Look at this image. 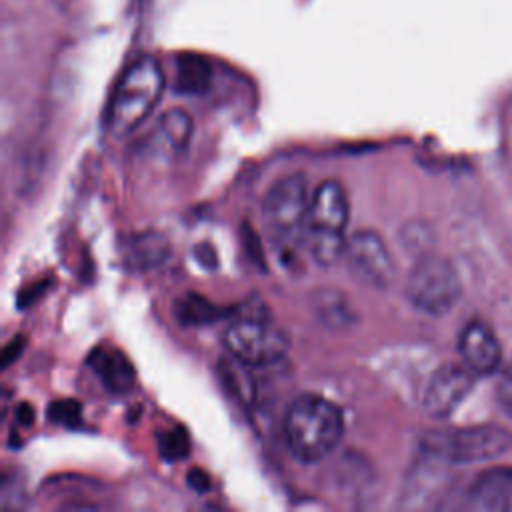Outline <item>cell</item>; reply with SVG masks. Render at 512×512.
Returning a JSON list of instances; mask_svg holds the SVG:
<instances>
[{
  "label": "cell",
  "mask_w": 512,
  "mask_h": 512,
  "mask_svg": "<svg viewBox=\"0 0 512 512\" xmlns=\"http://www.w3.org/2000/svg\"><path fill=\"white\" fill-rule=\"evenodd\" d=\"M344 418L336 404L306 392L292 400L284 418V434L290 452L304 464L320 462L340 442Z\"/></svg>",
  "instance_id": "cell-1"
},
{
  "label": "cell",
  "mask_w": 512,
  "mask_h": 512,
  "mask_svg": "<svg viewBox=\"0 0 512 512\" xmlns=\"http://www.w3.org/2000/svg\"><path fill=\"white\" fill-rule=\"evenodd\" d=\"M164 90V72L156 58H136L118 78L106 110V128L112 136H126L154 110Z\"/></svg>",
  "instance_id": "cell-2"
},
{
  "label": "cell",
  "mask_w": 512,
  "mask_h": 512,
  "mask_svg": "<svg viewBox=\"0 0 512 512\" xmlns=\"http://www.w3.org/2000/svg\"><path fill=\"white\" fill-rule=\"evenodd\" d=\"M310 194L306 178L300 174L280 178L266 194L262 216L272 238L284 246L294 248L304 242L308 226Z\"/></svg>",
  "instance_id": "cell-3"
},
{
  "label": "cell",
  "mask_w": 512,
  "mask_h": 512,
  "mask_svg": "<svg viewBox=\"0 0 512 512\" xmlns=\"http://www.w3.org/2000/svg\"><path fill=\"white\" fill-rule=\"evenodd\" d=\"M224 346L248 368H264L288 352V336L260 314H240L224 330Z\"/></svg>",
  "instance_id": "cell-4"
},
{
  "label": "cell",
  "mask_w": 512,
  "mask_h": 512,
  "mask_svg": "<svg viewBox=\"0 0 512 512\" xmlns=\"http://www.w3.org/2000/svg\"><path fill=\"white\" fill-rule=\"evenodd\" d=\"M512 444V434L494 424L434 430L424 438V450L448 462L468 464L490 460L506 452Z\"/></svg>",
  "instance_id": "cell-5"
},
{
  "label": "cell",
  "mask_w": 512,
  "mask_h": 512,
  "mask_svg": "<svg viewBox=\"0 0 512 512\" xmlns=\"http://www.w3.org/2000/svg\"><path fill=\"white\" fill-rule=\"evenodd\" d=\"M460 278L454 264L436 254L420 256L406 280L408 300L422 312L440 316L452 310L460 298Z\"/></svg>",
  "instance_id": "cell-6"
},
{
  "label": "cell",
  "mask_w": 512,
  "mask_h": 512,
  "mask_svg": "<svg viewBox=\"0 0 512 512\" xmlns=\"http://www.w3.org/2000/svg\"><path fill=\"white\" fill-rule=\"evenodd\" d=\"M362 284L386 290L396 276L394 258L382 240V236L374 230H358L346 240L344 256H342Z\"/></svg>",
  "instance_id": "cell-7"
},
{
  "label": "cell",
  "mask_w": 512,
  "mask_h": 512,
  "mask_svg": "<svg viewBox=\"0 0 512 512\" xmlns=\"http://www.w3.org/2000/svg\"><path fill=\"white\" fill-rule=\"evenodd\" d=\"M474 372L468 366L446 364L434 372L424 392V410L434 418H444L468 396L474 386Z\"/></svg>",
  "instance_id": "cell-8"
},
{
  "label": "cell",
  "mask_w": 512,
  "mask_h": 512,
  "mask_svg": "<svg viewBox=\"0 0 512 512\" xmlns=\"http://www.w3.org/2000/svg\"><path fill=\"white\" fill-rule=\"evenodd\" d=\"M348 196L338 180H324L310 196L306 232L344 234L348 224Z\"/></svg>",
  "instance_id": "cell-9"
},
{
  "label": "cell",
  "mask_w": 512,
  "mask_h": 512,
  "mask_svg": "<svg viewBox=\"0 0 512 512\" xmlns=\"http://www.w3.org/2000/svg\"><path fill=\"white\" fill-rule=\"evenodd\" d=\"M458 350L464 366L476 376L492 374L502 362V346L494 330L482 320H470L458 338Z\"/></svg>",
  "instance_id": "cell-10"
},
{
  "label": "cell",
  "mask_w": 512,
  "mask_h": 512,
  "mask_svg": "<svg viewBox=\"0 0 512 512\" xmlns=\"http://www.w3.org/2000/svg\"><path fill=\"white\" fill-rule=\"evenodd\" d=\"M468 506L488 512H512V468H490L476 476L466 494Z\"/></svg>",
  "instance_id": "cell-11"
},
{
  "label": "cell",
  "mask_w": 512,
  "mask_h": 512,
  "mask_svg": "<svg viewBox=\"0 0 512 512\" xmlns=\"http://www.w3.org/2000/svg\"><path fill=\"white\" fill-rule=\"evenodd\" d=\"M170 254L168 240L158 232H140L124 242L122 256L130 268L150 270L166 262Z\"/></svg>",
  "instance_id": "cell-12"
},
{
  "label": "cell",
  "mask_w": 512,
  "mask_h": 512,
  "mask_svg": "<svg viewBox=\"0 0 512 512\" xmlns=\"http://www.w3.org/2000/svg\"><path fill=\"white\" fill-rule=\"evenodd\" d=\"M90 364L104 386L112 392H126L132 388L134 370L126 356L118 350H94Z\"/></svg>",
  "instance_id": "cell-13"
},
{
  "label": "cell",
  "mask_w": 512,
  "mask_h": 512,
  "mask_svg": "<svg viewBox=\"0 0 512 512\" xmlns=\"http://www.w3.org/2000/svg\"><path fill=\"white\" fill-rule=\"evenodd\" d=\"M312 310L316 318L332 330L348 328L354 322L352 304L338 290H316L312 296Z\"/></svg>",
  "instance_id": "cell-14"
},
{
  "label": "cell",
  "mask_w": 512,
  "mask_h": 512,
  "mask_svg": "<svg viewBox=\"0 0 512 512\" xmlns=\"http://www.w3.org/2000/svg\"><path fill=\"white\" fill-rule=\"evenodd\" d=\"M192 132V120L184 110H168L162 114L156 130H154V144L160 146V152L178 154Z\"/></svg>",
  "instance_id": "cell-15"
},
{
  "label": "cell",
  "mask_w": 512,
  "mask_h": 512,
  "mask_svg": "<svg viewBox=\"0 0 512 512\" xmlns=\"http://www.w3.org/2000/svg\"><path fill=\"white\" fill-rule=\"evenodd\" d=\"M212 78L210 62L200 54H180L176 60V90L180 94H202Z\"/></svg>",
  "instance_id": "cell-16"
},
{
  "label": "cell",
  "mask_w": 512,
  "mask_h": 512,
  "mask_svg": "<svg viewBox=\"0 0 512 512\" xmlns=\"http://www.w3.org/2000/svg\"><path fill=\"white\" fill-rule=\"evenodd\" d=\"M176 312H178V318L188 324L216 322L224 314V310H220L218 306H214L212 302H208L206 298H202L198 294H186L178 302Z\"/></svg>",
  "instance_id": "cell-17"
},
{
  "label": "cell",
  "mask_w": 512,
  "mask_h": 512,
  "mask_svg": "<svg viewBox=\"0 0 512 512\" xmlns=\"http://www.w3.org/2000/svg\"><path fill=\"white\" fill-rule=\"evenodd\" d=\"M246 364H242L240 360L234 358V362L230 360H222L220 362V376L222 382L228 386V390L238 396L240 400H248L252 394V386H250V378L246 374Z\"/></svg>",
  "instance_id": "cell-18"
},
{
  "label": "cell",
  "mask_w": 512,
  "mask_h": 512,
  "mask_svg": "<svg viewBox=\"0 0 512 512\" xmlns=\"http://www.w3.org/2000/svg\"><path fill=\"white\" fill-rule=\"evenodd\" d=\"M160 454L164 460L178 462L190 454V438L182 428L168 430L160 436Z\"/></svg>",
  "instance_id": "cell-19"
},
{
  "label": "cell",
  "mask_w": 512,
  "mask_h": 512,
  "mask_svg": "<svg viewBox=\"0 0 512 512\" xmlns=\"http://www.w3.org/2000/svg\"><path fill=\"white\" fill-rule=\"evenodd\" d=\"M48 416L58 422V424H66V426H72L78 422L80 418V406L74 402V400H60V402H54L48 410Z\"/></svg>",
  "instance_id": "cell-20"
},
{
  "label": "cell",
  "mask_w": 512,
  "mask_h": 512,
  "mask_svg": "<svg viewBox=\"0 0 512 512\" xmlns=\"http://www.w3.org/2000/svg\"><path fill=\"white\" fill-rule=\"evenodd\" d=\"M498 400L502 408L512 416V364L506 366V370L500 376L498 382Z\"/></svg>",
  "instance_id": "cell-21"
},
{
  "label": "cell",
  "mask_w": 512,
  "mask_h": 512,
  "mask_svg": "<svg viewBox=\"0 0 512 512\" xmlns=\"http://www.w3.org/2000/svg\"><path fill=\"white\" fill-rule=\"evenodd\" d=\"M188 486L198 492H206L210 488V478L202 468H192L188 472Z\"/></svg>",
  "instance_id": "cell-22"
},
{
  "label": "cell",
  "mask_w": 512,
  "mask_h": 512,
  "mask_svg": "<svg viewBox=\"0 0 512 512\" xmlns=\"http://www.w3.org/2000/svg\"><path fill=\"white\" fill-rule=\"evenodd\" d=\"M16 416H18V420H20L22 424H30V422L34 420V410H32L28 404H20V406L16 408Z\"/></svg>",
  "instance_id": "cell-23"
}]
</instances>
